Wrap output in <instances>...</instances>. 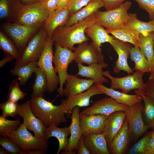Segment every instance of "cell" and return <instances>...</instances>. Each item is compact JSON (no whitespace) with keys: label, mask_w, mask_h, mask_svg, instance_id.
I'll use <instances>...</instances> for the list:
<instances>
[{"label":"cell","mask_w":154,"mask_h":154,"mask_svg":"<svg viewBox=\"0 0 154 154\" xmlns=\"http://www.w3.org/2000/svg\"><path fill=\"white\" fill-rule=\"evenodd\" d=\"M96 13L72 25L58 27L54 31L51 38L55 43L73 51L75 44H79L89 40L85 35V31L87 28L95 22Z\"/></svg>","instance_id":"cell-1"},{"label":"cell","mask_w":154,"mask_h":154,"mask_svg":"<svg viewBox=\"0 0 154 154\" xmlns=\"http://www.w3.org/2000/svg\"><path fill=\"white\" fill-rule=\"evenodd\" d=\"M33 97L29 100L31 110L35 116L39 119L45 127L51 125L58 126L67 121L65 116L66 106L64 99L59 105H54L43 97Z\"/></svg>","instance_id":"cell-2"},{"label":"cell","mask_w":154,"mask_h":154,"mask_svg":"<svg viewBox=\"0 0 154 154\" xmlns=\"http://www.w3.org/2000/svg\"><path fill=\"white\" fill-rule=\"evenodd\" d=\"M43 24L29 26L16 23L5 22L1 23L0 26L1 30L12 39L18 51L21 52Z\"/></svg>","instance_id":"cell-3"},{"label":"cell","mask_w":154,"mask_h":154,"mask_svg":"<svg viewBox=\"0 0 154 154\" xmlns=\"http://www.w3.org/2000/svg\"><path fill=\"white\" fill-rule=\"evenodd\" d=\"M48 36L42 26L29 40L16 59L14 68L37 61L44 48Z\"/></svg>","instance_id":"cell-4"},{"label":"cell","mask_w":154,"mask_h":154,"mask_svg":"<svg viewBox=\"0 0 154 154\" xmlns=\"http://www.w3.org/2000/svg\"><path fill=\"white\" fill-rule=\"evenodd\" d=\"M132 5L130 1L124 2L114 9L96 12L95 23L106 29H114L125 25L128 16V11Z\"/></svg>","instance_id":"cell-5"},{"label":"cell","mask_w":154,"mask_h":154,"mask_svg":"<svg viewBox=\"0 0 154 154\" xmlns=\"http://www.w3.org/2000/svg\"><path fill=\"white\" fill-rule=\"evenodd\" d=\"M54 42L51 37H48L43 50L37 61L38 67L41 68L46 74L47 91L50 93L58 89V86L60 83L58 76L52 64L54 54L52 46Z\"/></svg>","instance_id":"cell-6"},{"label":"cell","mask_w":154,"mask_h":154,"mask_svg":"<svg viewBox=\"0 0 154 154\" xmlns=\"http://www.w3.org/2000/svg\"><path fill=\"white\" fill-rule=\"evenodd\" d=\"M49 12L41 2L22 5L12 22L33 26L43 24Z\"/></svg>","instance_id":"cell-7"},{"label":"cell","mask_w":154,"mask_h":154,"mask_svg":"<svg viewBox=\"0 0 154 154\" xmlns=\"http://www.w3.org/2000/svg\"><path fill=\"white\" fill-rule=\"evenodd\" d=\"M7 137L18 145L23 151H27L32 149L46 151L47 149L48 141L33 136L23 123Z\"/></svg>","instance_id":"cell-8"},{"label":"cell","mask_w":154,"mask_h":154,"mask_svg":"<svg viewBox=\"0 0 154 154\" xmlns=\"http://www.w3.org/2000/svg\"><path fill=\"white\" fill-rule=\"evenodd\" d=\"M74 52L68 48L63 47L55 43V49L54 52L53 62L54 69L58 73L59 80V87L57 92L61 96H63L64 84L66 83L68 74L67 69L69 64L74 60Z\"/></svg>","instance_id":"cell-9"},{"label":"cell","mask_w":154,"mask_h":154,"mask_svg":"<svg viewBox=\"0 0 154 154\" xmlns=\"http://www.w3.org/2000/svg\"><path fill=\"white\" fill-rule=\"evenodd\" d=\"M144 106L142 101L129 107L125 112L129 129L130 141L133 142L149 128L144 123L142 117V111Z\"/></svg>","instance_id":"cell-10"},{"label":"cell","mask_w":154,"mask_h":154,"mask_svg":"<svg viewBox=\"0 0 154 154\" xmlns=\"http://www.w3.org/2000/svg\"><path fill=\"white\" fill-rule=\"evenodd\" d=\"M103 75L111 80L110 88L114 89H119L122 92L127 94L134 89L145 91V84L143 79V75L136 72L121 78L113 76L108 70L103 71Z\"/></svg>","instance_id":"cell-11"},{"label":"cell","mask_w":154,"mask_h":154,"mask_svg":"<svg viewBox=\"0 0 154 154\" xmlns=\"http://www.w3.org/2000/svg\"><path fill=\"white\" fill-rule=\"evenodd\" d=\"M73 50L75 54L74 61L77 63H85L89 65L104 62L101 48L96 47L92 42L89 43L84 42L74 47Z\"/></svg>","instance_id":"cell-12"},{"label":"cell","mask_w":154,"mask_h":154,"mask_svg":"<svg viewBox=\"0 0 154 154\" xmlns=\"http://www.w3.org/2000/svg\"><path fill=\"white\" fill-rule=\"evenodd\" d=\"M129 108L128 106L118 103L111 97H106L95 102L91 106L85 108L80 113L88 116L109 115L117 111L125 112Z\"/></svg>","instance_id":"cell-13"},{"label":"cell","mask_w":154,"mask_h":154,"mask_svg":"<svg viewBox=\"0 0 154 154\" xmlns=\"http://www.w3.org/2000/svg\"><path fill=\"white\" fill-rule=\"evenodd\" d=\"M18 115L23 118V123L28 130L33 132L35 136L44 139L45 127L41 121L36 117L32 112L29 100L19 104Z\"/></svg>","instance_id":"cell-14"},{"label":"cell","mask_w":154,"mask_h":154,"mask_svg":"<svg viewBox=\"0 0 154 154\" xmlns=\"http://www.w3.org/2000/svg\"><path fill=\"white\" fill-rule=\"evenodd\" d=\"M109 115L93 114L86 115L79 114L80 125L82 135L104 133L106 121Z\"/></svg>","instance_id":"cell-15"},{"label":"cell","mask_w":154,"mask_h":154,"mask_svg":"<svg viewBox=\"0 0 154 154\" xmlns=\"http://www.w3.org/2000/svg\"><path fill=\"white\" fill-rule=\"evenodd\" d=\"M103 94L96 83H94L88 90L73 96L67 97L64 99L66 106L65 112L67 117H70L73 109L76 106L86 107L89 105L90 100L93 96Z\"/></svg>","instance_id":"cell-16"},{"label":"cell","mask_w":154,"mask_h":154,"mask_svg":"<svg viewBox=\"0 0 154 154\" xmlns=\"http://www.w3.org/2000/svg\"><path fill=\"white\" fill-rule=\"evenodd\" d=\"M110 44L118 55V58L113 68L114 72L117 74L123 70L128 74L133 73V69L131 68L127 62L129 50L132 46L127 42L115 38Z\"/></svg>","instance_id":"cell-17"},{"label":"cell","mask_w":154,"mask_h":154,"mask_svg":"<svg viewBox=\"0 0 154 154\" xmlns=\"http://www.w3.org/2000/svg\"><path fill=\"white\" fill-rule=\"evenodd\" d=\"M80 108L79 106H76L72 110L70 117L71 122L69 126L70 131L69 143L67 148L63 150L61 154H76L78 143L82 135L80 125Z\"/></svg>","instance_id":"cell-18"},{"label":"cell","mask_w":154,"mask_h":154,"mask_svg":"<svg viewBox=\"0 0 154 154\" xmlns=\"http://www.w3.org/2000/svg\"><path fill=\"white\" fill-rule=\"evenodd\" d=\"M77 76L68 74L63 95L67 97L73 96L85 91L95 83L91 79H80Z\"/></svg>","instance_id":"cell-19"},{"label":"cell","mask_w":154,"mask_h":154,"mask_svg":"<svg viewBox=\"0 0 154 154\" xmlns=\"http://www.w3.org/2000/svg\"><path fill=\"white\" fill-rule=\"evenodd\" d=\"M69 15L67 6L59 7L49 14L42 26L48 37H51L54 31L57 27L65 24Z\"/></svg>","instance_id":"cell-20"},{"label":"cell","mask_w":154,"mask_h":154,"mask_svg":"<svg viewBox=\"0 0 154 154\" xmlns=\"http://www.w3.org/2000/svg\"><path fill=\"white\" fill-rule=\"evenodd\" d=\"M78 71L76 74L86 77L94 80L96 83L103 84L108 82V80L103 75V69L107 67L108 64L105 62L101 63H94L83 65L81 63H77Z\"/></svg>","instance_id":"cell-21"},{"label":"cell","mask_w":154,"mask_h":154,"mask_svg":"<svg viewBox=\"0 0 154 154\" xmlns=\"http://www.w3.org/2000/svg\"><path fill=\"white\" fill-rule=\"evenodd\" d=\"M125 118L124 111H117L109 115L106 122L104 133L108 147L121 128Z\"/></svg>","instance_id":"cell-22"},{"label":"cell","mask_w":154,"mask_h":154,"mask_svg":"<svg viewBox=\"0 0 154 154\" xmlns=\"http://www.w3.org/2000/svg\"><path fill=\"white\" fill-rule=\"evenodd\" d=\"M129 142L128 123L126 118L121 128L108 147L110 153L113 154H123Z\"/></svg>","instance_id":"cell-23"},{"label":"cell","mask_w":154,"mask_h":154,"mask_svg":"<svg viewBox=\"0 0 154 154\" xmlns=\"http://www.w3.org/2000/svg\"><path fill=\"white\" fill-rule=\"evenodd\" d=\"M85 144L90 154H109L110 152L104 133H91L84 136Z\"/></svg>","instance_id":"cell-24"},{"label":"cell","mask_w":154,"mask_h":154,"mask_svg":"<svg viewBox=\"0 0 154 154\" xmlns=\"http://www.w3.org/2000/svg\"><path fill=\"white\" fill-rule=\"evenodd\" d=\"M96 84L103 92V94L110 96L117 102L126 105L129 107L138 102L143 101L142 97L137 94L129 95L115 90L111 88H108L103 84Z\"/></svg>","instance_id":"cell-25"},{"label":"cell","mask_w":154,"mask_h":154,"mask_svg":"<svg viewBox=\"0 0 154 154\" xmlns=\"http://www.w3.org/2000/svg\"><path fill=\"white\" fill-rule=\"evenodd\" d=\"M85 33L91 39L93 44L100 49L102 43L108 42L111 44L114 38L109 35L104 27L95 22L87 28Z\"/></svg>","instance_id":"cell-26"},{"label":"cell","mask_w":154,"mask_h":154,"mask_svg":"<svg viewBox=\"0 0 154 154\" xmlns=\"http://www.w3.org/2000/svg\"><path fill=\"white\" fill-rule=\"evenodd\" d=\"M104 5L102 0H92L84 7L70 15L64 25L70 26L81 21L95 13Z\"/></svg>","instance_id":"cell-27"},{"label":"cell","mask_w":154,"mask_h":154,"mask_svg":"<svg viewBox=\"0 0 154 154\" xmlns=\"http://www.w3.org/2000/svg\"><path fill=\"white\" fill-rule=\"evenodd\" d=\"M70 134L69 127L60 128L53 125L45 127L44 128L45 139L48 141L50 137H54L58 141L59 147L57 154L67 148L69 143V138L68 137Z\"/></svg>","instance_id":"cell-28"},{"label":"cell","mask_w":154,"mask_h":154,"mask_svg":"<svg viewBox=\"0 0 154 154\" xmlns=\"http://www.w3.org/2000/svg\"><path fill=\"white\" fill-rule=\"evenodd\" d=\"M106 30L108 33L111 34L116 38L139 47L140 34L133 29L124 25L117 28L106 29Z\"/></svg>","instance_id":"cell-29"},{"label":"cell","mask_w":154,"mask_h":154,"mask_svg":"<svg viewBox=\"0 0 154 154\" xmlns=\"http://www.w3.org/2000/svg\"><path fill=\"white\" fill-rule=\"evenodd\" d=\"M129 55L131 59L135 63L133 70L142 75L146 72H151L148 60L139 47L132 46L129 50Z\"/></svg>","instance_id":"cell-30"},{"label":"cell","mask_w":154,"mask_h":154,"mask_svg":"<svg viewBox=\"0 0 154 154\" xmlns=\"http://www.w3.org/2000/svg\"><path fill=\"white\" fill-rule=\"evenodd\" d=\"M22 5L18 0H0V20L13 22Z\"/></svg>","instance_id":"cell-31"},{"label":"cell","mask_w":154,"mask_h":154,"mask_svg":"<svg viewBox=\"0 0 154 154\" xmlns=\"http://www.w3.org/2000/svg\"><path fill=\"white\" fill-rule=\"evenodd\" d=\"M134 92L142 98L144 106L142 111V117L145 124L149 128L154 129V99L145 95L141 90L135 89Z\"/></svg>","instance_id":"cell-32"},{"label":"cell","mask_w":154,"mask_h":154,"mask_svg":"<svg viewBox=\"0 0 154 154\" xmlns=\"http://www.w3.org/2000/svg\"><path fill=\"white\" fill-rule=\"evenodd\" d=\"M140 34L139 47L148 60L152 72L154 71V31L150 33L146 36Z\"/></svg>","instance_id":"cell-33"},{"label":"cell","mask_w":154,"mask_h":154,"mask_svg":"<svg viewBox=\"0 0 154 154\" xmlns=\"http://www.w3.org/2000/svg\"><path fill=\"white\" fill-rule=\"evenodd\" d=\"M125 25L133 29L140 34L146 36L154 31V25L150 21L144 22L137 19L135 13H128V16Z\"/></svg>","instance_id":"cell-34"},{"label":"cell","mask_w":154,"mask_h":154,"mask_svg":"<svg viewBox=\"0 0 154 154\" xmlns=\"http://www.w3.org/2000/svg\"><path fill=\"white\" fill-rule=\"evenodd\" d=\"M35 78L32 87L33 92L31 98L44 96L43 94L47 91V82L46 74L40 67H38L34 72Z\"/></svg>","instance_id":"cell-35"},{"label":"cell","mask_w":154,"mask_h":154,"mask_svg":"<svg viewBox=\"0 0 154 154\" xmlns=\"http://www.w3.org/2000/svg\"><path fill=\"white\" fill-rule=\"evenodd\" d=\"M37 67V61H34L17 67H14L9 72L13 75L18 77L20 85H24Z\"/></svg>","instance_id":"cell-36"},{"label":"cell","mask_w":154,"mask_h":154,"mask_svg":"<svg viewBox=\"0 0 154 154\" xmlns=\"http://www.w3.org/2000/svg\"><path fill=\"white\" fill-rule=\"evenodd\" d=\"M0 48L6 55H10L17 59L20 53L13 41L2 30L0 31Z\"/></svg>","instance_id":"cell-37"},{"label":"cell","mask_w":154,"mask_h":154,"mask_svg":"<svg viewBox=\"0 0 154 154\" xmlns=\"http://www.w3.org/2000/svg\"><path fill=\"white\" fill-rule=\"evenodd\" d=\"M2 115L0 116V135L1 137H7L17 129L21 125L19 118L15 120H9Z\"/></svg>","instance_id":"cell-38"},{"label":"cell","mask_w":154,"mask_h":154,"mask_svg":"<svg viewBox=\"0 0 154 154\" xmlns=\"http://www.w3.org/2000/svg\"><path fill=\"white\" fill-rule=\"evenodd\" d=\"M19 85L17 79L16 78L14 79L9 87L7 96L8 100L17 103L19 100L25 98L27 93L21 90Z\"/></svg>","instance_id":"cell-39"},{"label":"cell","mask_w":154,"mask_h":154,"mask_svg":"<svg viewBox=\"0 0 154 154\" xmlns=\"http://www.w3.org/2000/svg\"><path fill=\"white\" fill-rule=\"evenodd\" d=\"M153 131H151L143 137L129 150L128 154H144L148 145Z\"/></svg>","instance_id":"cell-40"},{"label":"cell","mask_w":154,"mask_h":154,"mask_svg":"<svg viewBox=\"0 0 154 154\" xmlns=\"http://www.w3.org/2000/svg\"><path fill=\"white\" fill-rule=\"evenodd\" d=\"M19 104L11 100H7L0 105V109L2 110V115L6 117H13L18 115Z\"/></svg>","instance_id":"cell-41"},{"label":"cell","mask_w":154,"mask_h":154,"mask_svg":"<svg viewBox=\"0 0 154 154\" xmlns=\"http://www.w3.org/2000/svg\"><path fill=\"white\" fill-rule=\"evenodd\" d=\"M0 145L9 154H20L22 151L21 147L7 137H1Z\"/></svg>","instance_id":"cell-42"},{"label":"cell","mask_w":154,"mask_h":154,"mask_svg":"<svg viewBox=\"0 0 154 154\" xmlns=\"http://www.w3.org/2000/svg\"><path fill=\"white\" fill-rule=\"evenodd\" d=\"M139 7L146 11L151 21L154 20V0H135Z\"/></svg>","instance_id":"cell-43"},{"label":"cell","mask_w":154,"mask_h":154,"mask_svg":"<svg viewBox=\"0 0 154 154\" xmlns=\"http://www.w3.org/2000/svg\"><path fill=\"white\" fill-rule=\"evenodd\" d=\"M92 0H70L67 5L70 15L77 12Z\"/></svg>","instance_id":"cell-44"},{"label":"cell","mask_w":154,"mask_h":154,"mask_svg":"<svg viewBox=\"0 0 154 154\" xmlns=\"http://www.w3.org/2000/svg\"><path fill=\"white\" fill-rule=\"evenodd\" d=\"M59 0H44L41 3L50 14L59 7Z\"/></svg>","instance_id":"cell-45"},{"label":"cell","mask_w":154,"mask_h":154,"mask_svg":"<svg viewBox=\"0 0 154 154\" xmlns=\"http://www.w3.org/2000/svg\"><path fill=\"white\" fill-rule=\"evenodd\" d=\"M106 11L113 10L120 7L126 0H102Z\"/></svg>","instance_id":"cell-46"},{"label":"cell","mask_w":154,"mask_h":154,"mask_svg":"<svg viewBox=\"0 0 154 154\" xmlns=\"http://www.w3.org/2000/svg\"><path fill=\"white\" fill-rule=\"evenodd\" d=\"M76 151L78 154H90L85 144L84 136L82 135L78 143Z\"/></svg>","instance_id":"cell-47"},{"label":"cell","mask_w":154,"mask_h":154,"mask_svg":"<svg viewBox=\"0 0 154 154\" xmlns=\"http://www.w3.org/2000/svg\"><path fill=\"white\" fill-rule=\"evenodd\" d=\"M145 84V94L154 99V83L148 80Z\"/></svg>","instance_id":"cell-48"},{"label":"cell","mask_w":154,"mask_h":154,"mask_svg":"<svg viewBox=\"0 0 154 154\" xmlns=\"http://www.w3.org/2000/svg\"><path fill=\"white\" fill-rule=\"evenodd\" d=\"M144 154H154V130L153 131Z\"/></svg>","instance_id":"cell-49"},{"label":"cell","mask_w":154,"mask_h":154,"mask_svg":"<svg viewBox=\"0 0 154 154\" xmlns=\"http://www.w3.org/2000/svg\"><path fill=\"white\" fill-rule=\"evenodd\" d=\"M46 151L37 149H32L27 151H22L20 154H44L46 153Z\"/></svg>","instance_id":"cell-50"},{"label":"cell","mask_w":154,"mask_h":154,"mask_svg":"<svg viewBox=\"0 0 154 154\" xmlns=\"http://www.w3.org/2000/svg\"><path fill=\"white\" fill-rule=\"evenodd\" d=\"M15 59L13 57L8 55H6L5 57L0 61V67H2L7 62Z\"/></svg>","instance_id":"cell-51"},{"label":"cell","mask_w":154,"mask_h":154,"mask_svg":"<svg viewBox=\"0 0 154 154\" xmlns=\"http://www.w3.org/2000/svg\"><path fill=\"white\" fill-rule=\"evenodd\" d=\"M44 0H21L23 5L31 4L38 2H41Z\"/></svg>","instance_id":"cell-52"},{"label":"cell","mask_w":154,"mask_h":154,"mask_svg":"<svg viewBox=\"0 0 154 154\" xmlns=\"http://www.w3.org/2000/svg\"><path fill=\"white\" fill-rule=\"evenodd\" d=\"M70 0H59V7H64L67 6Z\"/></svg>","instance_id":"cell-53"},{"label":"cell","mask_w":154,"mask_h":154,"mask_svg":"<svg viewBox=\"0 0 154 154\" xmlns=\"http://www.w3.org/2000/svg\"><path fill=\"white\" fill-rule=\"evenodd\" d=\"M149 81H150L154 83V71L152 72L149 78Z\"/></svg>","instance_id":"cell-54"},{"label":"cell","mask_w":154,"mask_h":154,"mask_svg":"<svg viewBox=\"0 0 154 154\" xmlns=\"http://www.w3.org/2000/svg\"><path fill=\"white\" fill-rule=\"evenodd\" d=\"M0 154H9L7 150H4L2 148H0Z\"/></svg>","instance_id":"cell-55"},{"label":"cell","mask_w":154,"mask_h":154,"mask_svg":"<svg viewBox=\"0 0 154 154\" xmlns=\"http://www.w3.org/2000/svg\"><path fill=\"white\" fill-rule=\"evenodd\" d=\"M152 24L154 25V20L150 21Z\"/></svg>","instance_id":"cell-56"},{"label":"cell","mask_w":154,"mask_h":154,"mask_svg":"<svg viewBox=\"0 0 154 154\" xmlns=\"http://www.w3.org/2000/svg\"><path fill=\"white\" fill-rule=\"evenodd\" d=\"M153 52L154 53V43L153 46Z\"/></svg>","instance_id":"cell-57"}]
</instances>
